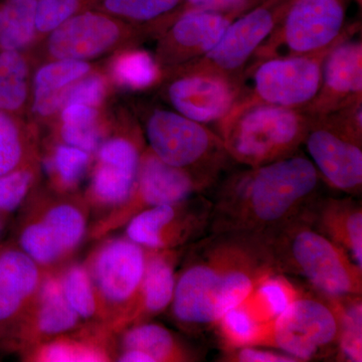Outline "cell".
I'll use <instances>...</instances> for the list:
<instances>
[{"label": "cell", "instance_id": "cell-7", "mask_svg": "<svg viewBox=\"0 0 362 362\" xmlns=\"http://www.w3.org/2000/svg\"><path fill=\"white\" fill-rule=\"evenodd\" d=\"M349 0H293L254 59L305 56L356 35L361 23H346Z\"/></svg>", "mask_w": 362, "mask_h": 362}, {"label": "cell", "instance_id": "cell-28", "mask_svg": "<svg viewBox=\"0 0 362 362\" xmlns=\"http://www.w3.org/2000/svg\"><path fill=\"white\" fill-rule=\"evenodd\" d=\"M185 0H101L98 11L160 35L180 14Z\"/></svg>", "mask_w": 362, "mask_h": 362}, {"label": "cell", "instance_id": "cell-26", "mask_svg": "<svg viewBox=\"0 0 362 362\" xmlns=\"http://www.w3.org/2000/svg\"><path fill=\"white\" fill-rule=\"evenodd\" d=\"M89 63L77 59H54L37 70L33 78V111L49 117L62 109L61 97L69 86L89 75Z\"/></svg>", "mask_w": 362, "mask_h": 362}, {"label": "cell", "instance_id": "cell-18", "mask_svg": "<svg viewBox=\"0 0 362 362\" xmlns=\"http://www.w3.org/2000/svg\"><path fill=\"white\" fill-rule=\"evenodd\" d=\"M161 95L173 110L197 122H218L232 109L240 86L209 73L175 71L162 77Z\"/></svg>", "mask_w": 362, "mask_h": 362}, {"label": "cell", "instance_id": "cell-22", "mask_svg": "<svg viewBox=\"0 0 362 362\" xmlns=\"http://www.w3.org/2000/svg\"><path fill=\"white\" fill-rule=\"evenodd\" d=\"M117 334L107 324L84 323L21 354L26 362L115 361Z\"/></svg>", "mask_w": 362, "mask_h": 362}, {"label": "cell", "instance_id": "cell-40", "mask_svg": "<svg viewBox=\"0 0 362 362\" xmlns=\"http://www.w3.org/2000/svg\"><path fill=\"white\" fill-rule=\"evenodd\" d=\"M220 358L223 362H299L281 350L259 345L223 350Z\"/></svg>", "mask_w": 362, "mask_h": 362}, {"label": "cell", "instance_id": "cell-3", "mask_svg": "<svg viewBox=\"0 0 362 362\" xmlns=\"http://www.w3.org/2000/svg\"><path fill=\"white\" fill-rule=\"evenodd\" d=\"M303 211L261 238L274 270L303 279L323 296L362 295V268L318 232Z\"/></svg>", "mask_w": 362, "mask_h": 362}, {"label": "cell", "instance_id": "cell-12", "mask_svg": "<svg viewBox=\"0 0 362 362\" xmlns=\"http://www.w3.org/2000/svg\"><path fill=\"white\" fill-rule=\"evenodd\" d=\"M147 144L137 125L107 138L95 153V164L84 197L95 221L120 206L137 182L140 163Z\"/></svg>", "mask_w": 362, "mask_h": 362}, {"label": "cell", "instance_id": "cell-41", "mask_svg": "<svg viewBox=\"0 0 362 362\" xmlns=\"http://www.w3.org/2000/svg\"><path fill=\"white\" fill-rule=\"evenodd\" d=\"M320 117L337 129L362 142V97Z\"/></svg>", "mask_w": 362, "mask_h": 362}, {"label": "cell", "instance_id": "cell-1", "mask_svg": "<svg viewBox=\"0 0 362 362\" xmlns=\"http://www.w3.org/2000/svg\"><path fill=\"white\" fill-rule=\"evenodd\" d=\"M180 262L168 310L188 334L214 329L276 272L263 240L239 233H206L185 249Z\"/></svg>", "mask_w": 362, "mask_h": 362}, {"label": "cell", "instance_id": "cell-19", "mask_svg": "<svg viewBox=\"0 0 362 362\" xmlns=\"http://www.w3.org/2000/svg\"><path fill=\"white\" fill-rule=\"evenodd\" d=\"M84 323L66 302L56 272L45 271L35 299L1 349L21 356Z\"/></svg>", "mask_w": 362, "mask_h": 362}, {"label": "cell", "instance_id": "cell-32", "mask_svg": "<svg viewBox=\"0 0 362 362\" xmlns=\"http://www.w3.org/2000/svg\"><path fill=\"white\" fill-rule=\"evenodd\" d=\"M37 0H0V52L21 51L37 35Z\"/></svg>", "mask_w": 362, "mask_h": 362}, {"label": "cell", "instance_id": "cell-8", "mask_svg": "<svg viewBox=\"0 0 362 362\" xmlns=\"http://www.w3.org/2000/svg\"><path fill=\"white\" fill-rule=\"evenodd\" d=\"M334 47L305 56L252 59L235 102L304 110L320 89L324 59Z\"/></svg>", "mask_w": 362, "mask_h": 362}, {"label": "cell", "instance_id": "cell-6", "mask_svg": "<svg viewBox=\"0 0 362 362\" xmlns=\"http://www.w3.org/2000/svg\"><path fill=\"white\" fill-rule=\"evenodd\" d=\"M143 124L147 147L157 157L214 187L233 162L218 132L175 110L154 107Z\"/></svg>", "mask_w": 362, "mask_h": 362}, {"label": "cell", "instance_id": "cell-23", "mask_svg": "<svg viewBox=\"0 0 362 362\" xmlns=\"http://www.w3.org/2000/svg\"><path fill=\"white\" fill-rule=\"evenodd\" d=\"M187 247L146 249V264L141 284L120 332L136 324L151 321L154 317L168 310L175 295L178 266Z\"/></svg>", "mask_w": 362, "mask_h": 362}, {"label": "cell", "instance_id": "cell-9", "mask_svg": "<svg viewBox=\"0 0 362 362\" xmlns=\"http://www.w3.org/2000/svg\"><path fill=\"white\" fill-rule=\"evenodd\" d=\"M99 240L84 264L103 304L109 327L118 334L141 284L146 249L126 235H107Z\"/></svg>", "mask_w": 362, "mask_h": 362}, {"label": "cell", "instance_id": "cell-43", "mask_svg": "<svg viewBox=\"0 0 362 362\" xmlns=\"http://www.w3.org/2000/svg\"><path fill=\"white\" fill-rule=\"evenodd\" d=\"M97 107L70 104L61 109V125L73 127H95L100 125Z\"/></svg>", "mask_w": 362, "mask_h": 362}, {"label": "cell", "instance_id": "cell-27", "mask_svg": "<svg viewBox=\"0 0 362 362\" xmlns=\"http://www.w3.org/2000/svg\"><path fill=\"white\" fill-rule=\"evenodd\" d=\"M94 156L77 147L57 141L40 157L47 177V189L59 194H77L90 170Z\"/></svg>", "mask_w": 362, "mask_h": 362}, {"label": "cell", "instance_id": "cell-35", "mask_svg": "<svg viewBox=\"0 0 362 362\" xmlns=\"http://www.w3.org/2000/svg\"><path fill=\"white\" fill-rule=\"evenodd\" d=\"M268 324L261 322L244 304L226 312L214 326L221 350L261 345Z\"/></svg>", "mask_w": 362, "mask_h": 362}, {"label": "cell", "instance_id": "cell-11", "mask_svg": "<svg viewBox=\"0 0 362 362\" xmlns=\"http://www.w3.org/2000/svg\"><path fill=\"white\" fill-rule=\"evenodd\" d=\"M214 185L183 169L169 165L146 147L134 190L120 206L90 223L88 240H99L124 228L151 207L204 194Z\"/></svg>", "mask_w": 362, "mask_h": 362}, {"label": "cell", "instance_id": "cell-5", "mask_svg": "<svg viewBox=\"0 0 362 362\" xmlns=\"http://www.w3.org/2000/svg\"><path fill=\"white\" fill-rule=\"evenodd\" d=\"M311 121L299 109L235 102L218 133L235 163L255 168L298 153Z\"/></svg>", "mask_w": 362, "mask_h": 362}, {"label": "cell", "instance_id": "cell-17", "mask_svg": "<svg viewBox=\"0 0 362 362\" xmlns=\"http://www.w3.org/2000/svg\"><path fill=\"white\" fill-rule=\"evenodd\" d=\"M309 159L328 187L351 197L362 192V142L321 117H312L304 140Z\"/></svg>", "mask_w": 362, "mask_h": 362}, {"label": "cell", "instance_id": "cell-2", "mask_svg": "<svg viewBox=\"0 0 362 362\" xmlns=\"http://www.w3.org/2000/svg\"><path fill=\"white\" fill-rule=\"evenodd\" d=\"M320 175L309 157L294 156L228 173L214 187L207 233L263 238L296 218L318 194Z\"/></svg>", "mask_w": 362, "mask_h": 362}, {"label": "cell", "instance_id": "cell-31", "mask_svg": "<svg viewBox=\"0 0 362 362\" xmlns=\"http://www.w3.org/2000/svg\"><path fill=\"white\" fill-rule=\"evenodd\" d=\"M303 292L287 275L273 272L262 279L243 304L261 322L270 323Z\"/></svg>", "mask_w": 362, "mask_h": 362}, {"label": "cell", "instance_id": "cell-10", "mask_svg": "<svg viewBox=\"0 0 362 362\" xmlns=\"http://www.w3.org/2000/svg\"><path fill=\"white\" fill-rule=\"evenodd\" d=\"M302 292L283 313L268 323L259 346L273 347L299 362L334 358L337 321L327 300L311 290Z\"/></svg>", "mask_w": 362, "mask_h": 362}, {"label": "cell", "instance_id": "cell-15", "mask_svg": "<svg viewBox=\"0 0 362 362\" xmlns=\"http://www.w3.org/2000/svg\"><path fill=\"white\" fill-rule=\"evenodd\" d=\"M149 35L138 26L109 16L98 9L83 11L52 30L47 49L54 59L97 58L121 45L134 47Z\"/></svg>", "mask_w": 362, "mask_h": 362}, {"label": "cell", "instance_id": "cell-20", "mask_svg": "<svg viewBox=\"0 0 362 362\" xmlns=\"http://www.w3.org/2000/svg\"><path fill=\"white\" fill-rule=\"evenodd\" d=\"M45 272L13 242L0 246V347L32 304Z\"/></svg>", "mask_w": 362, "mask_h": 362}, {"label": "cell", "instance_id": "cell-45", "mask_svg": "<svg viewBox=\"0 0 362 362\" xmlns=\"http://www.w3.org/2000/svg\"><path fill=\"white\" fill-rule=\"evenodd\" d=\"M357 2H359V4H361V0H356Z\"/></svg>", "mask_w": 362, "mask_h": 362}, {"label": "cell", "instance_id": "cell-21", "mask_svg": "<svg viewBox=\"0 0 362 362\" xmlns=\"http://www.w3.org/2000/svg\"><path fill=\"white\" fill-rule=\"evenodd\" d=\"M362 97V42L354 37L333 47L322 68L320 89L305 113L320 117Z\"/></svg>", "mask_w": 362, "mask_h": 362}, {"label": "cell", "instance_id": "cell-33", "mask_svg": "<svg viewBox=\"0 0 362 362\" xmlns=\"http://www.w3.org/2000/svg\"><path fill=\"white\" fill-rule=\"evenodd\" d=\"M117 84L133 90H144L161 83L162 71L148 52L131 47L121 52L111 66Z\"/></svg>", "mask_w": 362, "mask_h": 362}, {"label": "cell", "instance_id": "cell-13", "mask_svg": "<svg viewBox=\"0 0 362 362\" xmlns=\"http://www.w3.org/2000/svg\"><path fill=\"white\" fill-rule=\"evenodd\" d=\"M292 1L265 0L235 18L226 28L218 45L204 58L173 71L214 74L240 86L247 65L282 20Z\"/></svg>", "mask_w": 362, "mask_h": 362}, {"label": "cell", "instance_id": "cell-29", "mask_svg": "<svg viewBox=\"0 0 362 362\" xmlns=\"http://www.w3.org/2000/svg\"><path fill=\"white\" fill-rule=\"evenodd\" d=\"M66 302L86 323L108 324L106 312L84 262L71 261L56 271Z\"/></svg>", "mask_w": 362, "mask_h": 362}, {"label": "cell", "instance_id": "cell-30", "mask_svg": "<svg viewBox=\"0 0 362 362\" xmlns=\"http://www.w3.org/2000/svg\"><path fill=\"white\" fill-rule=\"evenodd\" d=\"M323 297L329 303L337 321V349L334 361L361 362L362 295Z\"/></svg>", "mask_w": 362, "mask_h": 362}, {"label": "cell", "instance_id": "cell-4", "mask_svg": "<svg viewBox=\"0 0 362 362\" xmlns=\"http://www.w3.org/2000/svg\"><path fill=\"white\" fill-rule=\"evenodd\" d=\"M90 213L81 192L59 194L35 188L20 209L14 244L45 271L73 261L88 239Z\"/></svg>", "mask_w": 362, "mask_h": 362}, {"label": "cell", "instance_id": "cell-36", "mask_svg": "<svg viewBox=\"0 0 362 362\" xmlns=\"http://www.w3.org/2000/svg\"><path fill=\"white\" fill-rule=\"evenodd\" d=\"M39 159L35 143L18 121L0 111V175Z\"/></svg>", "mask_w": 362, "mask_h": 362}, {"label": "cell", "instance_id": "cell-37", "mask_svg": "<svg viewBox=\"0 0 362 362\" xmlns=\"http://www.w3.org/2000/svg\"><path fill=\"white\" fill-rule=\"evenodd\" d=\"M40 171L39 159L0 175V218L2 221H6L11 214L20 211L37 187Z\"/></svg>", "mask_w": 362, "mask_h": 362}, {"label": "cell", "instance_id": "cell-39", "mask_svg": "<svg viewBox=\"0 0 362 362\" xmlns=\"http://www.w3.org/2000/svg\"><path fill=\"white\" fill-rule=\"evenodd\" d=\"M106 95V81L99 74L88 75L69 86L62 94V108L70 104L98 107Z\"/></svg>", "mask_w": 362, "mask_h": 362}, {"label": "cell", "instance_id": "cell-25", "mask_svg": "<svg viewBox=\"0 0 362 362\" xmlns=\"http://www.w3.org/2000/svg\"><path fill=\"white\" fill-rule=\"evenodd\" d=\"M119 350H137L147 354L152 362L199 361L197 350L180 335L162 324L147 321L130 326L117 334ZM118 354V352H117Z\"/></svg>", "mask_w": 362, "mask_h": 362}, {"label": "cell", "instance_id": "cell-42", "mask_svg": "<svg viewBox=\"0 0 362 362\" xmlns=\"http://www.w3.org/2000/svg\"><path fill=\"white\" fill-rule=\"evenodd\" d=\"M265 0H185L181 13L189 9H206L240 16Z\"/></svg>", "mask_w": 362, "mask_h": 362}, {"label": "cell", "instance_id": "cell-34", "mask_svg": "<svg viewBox=\"0 0 362 362\" xmlns=\"http://www.w3.org/2000/svg\"><path fill=\"white\" fill-rule=\"evenodd\" d=\"M30 66L21 51L0 52V111L14 113L25 105Z\"/></svg>", "mask_w": 362, "mask_h": 362}, {"label": "cell", "instance_id": "cell-24", "mask_svg": "<svg viewBox=\"0 0 362 362\" xmlns=\"http://www.w3.org/2000/svg\"><path fill=\"white\" fill-rule=\"evenodd\" d=\"M304 216L312 226L349 254L362 268V206L361 199L316 197L306 206Z\"/></svg>", "mask_w": 362, "mask_h": 362}, {"label": "cell", "instance_id": "cell-14", "mask_svg": "<svg viewBox=\"0 0 362 362\" xmlns=\"http://www.w3.org/2000/svg\"><path fill=\"white\" fill-rule=\"evenodd\" d=\"M211 211L206 194L160 204L134 216L124 226L125 235L147 250L182 249L206 235Z\"/></svg>", "mask_w": 362, "mask_h": 362}, {"label": "cell", "instance_id": "cell-44", "mask_svg": "<svg viewBox=\"0 0 362 362\" xmlns=\"http://www.w3.org/2000/svg\"><path fill=\"white\" fill-rule=\"evenodd\" d=\"M4 221L0 218V233H1L2 228H4Z\"/></svg>", "mask_w": 362, "mask_h": 362}, {"label": "cell", "instance_id": "cell-38", "mask_svg": "<svg viewBox=\"0 0 362 362\" xmlns=\"http://www.w3.org/2000/svg\"><path fill=\"white\" fill-rule=\"evenodd\" d=\"M101 0H37L35 28L39 33H51L76 14L96 8Z\"/></svg>", "mask_w": 362, "mask_h": 362}, {"label": "cell", "instance_id": "cell-16", "mask_svg": "<svg viewBox=\"0 0 362 362\" xmlns=\"http://www.w3.org/2000/svg\"><path fill=\"white\" fill-rule=\"evenodd\" d=\"M239 16L206 9L181 13L159 35L154 56L162 77L164 74L189 65L209 54L218 45L226 28Z\"/></svg>", "mask_w": 362, "mask_h": 362}]
</instances>
